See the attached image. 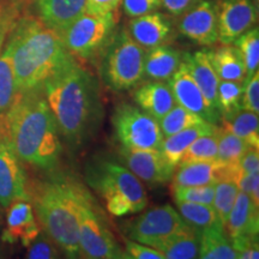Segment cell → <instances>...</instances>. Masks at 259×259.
Listing matches in <instances>:
<instances>
[{
	"instance_id": "obj_1",
	"label": "cell",
	"mask_w": 259,
	"mask_h": 259,
	"mask_svg": "<svg viewBox=\"0 0 259 259\" xmlns=\"http://www.w3.org/2000/svg\"><path fill=\"white\" fill-rule=\"evenodd\" d=\"M3 136L19 160L44 170H53L61 155L60 132L44 89L19 92L0 115Z\"/></svg>"
},
{
	"instance_id": "obj_2",
	"label": "cell",
	"mask_w": 259,
	"mask_h": 259,
	"mask_svg": "<svg viewBox=\"0 0 259 259\" xmlns=\"http://www.w3.org/2000/svg\"><path fill=\"white\" fill-rule=\"evenodd\" d=\"M42 89L60 136L74 145L92 137L102 116L101 97L96 80L74 58L50 77Z\"/></svg>"
},
{
	"instance_id": "obj_3",
	"label": "cell",
	"mask_w": 259,
	"mask_h": 259,
	"mask_svg": "<svg viewBox=\"0 0 259 259\" xmlns=\"http://www.w3.org/2000/svg\"><path fill=\"white\" fill-rule=\"evenodd\" d=\"M18 92L40 89L50 77L73 58L60 35L41 19L25 17L15 24L6 44Z\"/></svg>"
},
{
	"instance_id": "obj_4",
	"label": "cell",
	"mask_w": 259,
	"mask_h": 259,
	"mask_svg": "<svg viewBox=\"0 0 259 259\" xmlns=\"http://www.w3.org/2000/svg\"><path fill=\"white\" fill-rule=\"evenodd\" d=\"M77 183L72 178H58L28 185L31 203L41 229L69 258H79Z\"/></svg>"
},
{
	"instance_id": "obj_5",
	"label": "cell",
	"mask_w": 259,
	"mask_h": 259,
	"mask_svg": "<svg viewBox=\"0 0 259 259\" xmlns=\"http://www.w3.org/2000/svg\"><path fill=\"white\" fill-rule=\"evenodd\" d=\"M88 185L105 202L115 218L142 212L148 205V197L141 180L124 164L108 158H97L85 169Z\"/></svg>"
},
{
	"instance_id": "obj_6",
	"label": "cell",
	"mask_w": 259,
	"mask_h": 259,
	"mask_svg": "<svg viewBox=\"0 0 259 259\" xmlns=\"http://www.w3.org/2000/svg\"><path fill=\"white\" fill-rule=\"evenodd\" d=\"M145 52L131 37L126 28L115 31L102 57L103 83L114 92L136 88L144 78Z\"/></svg>"
},
{
	"instance_id": "obj_7",
	"label": "cell",
	"mask_w": 259,
	"mask_h": 259,
	"mask_svg": "<svg viewBox=\"0 0 259 259\" xmlns=\"http://www.w3.org/2000/svg\"><path fill=\"white\" fill-rule=\"evenodd\" d=\"M77 219L80 257L124 259V250L107 226V221L89 191L77 183Z\"/></svg>"
},
{
	"instance_id": "obj_8",
	"label": "cell",
	"mask_w": 259,
	"mask_h": 259,
	"mask_svg": "<svg viewBox=\"0 0 259 259\" xmlns=\"http://www.w3.org/2000/svg\"><path fill=\"white\" fill-rule=\"evenodd\" d=\"M116 12L94 15L83 12L60 34L65 48L73 58L93 60L105 53L116 31Z\"/></svg>"
},
{
	"instance_id": "obj_9",
	"label": "cell",
	"mask_w": 259,
	"mask_h": 259,
	"mask_svg": "<svg viewBox=\"0 0 259 259\" xmlns=\"http://www.w3.org/2000/svg\"><path fill=\"white\" fill-rule=\"evenodd\" d=\"M116 141L120 147L136 150H160L163 134L160 124L139 107L121 103L112 116Z\"/></svg>"
},
{
	"instance_id": "obj_10",
	"label": "cell",
	"mask_w": 259,
	"mask_h": 259,
	"mask_svg": "<svg viewBox=\"0 0 259 259\" xmlns=\"http://www.w3.org/2000/svg\"><path fill=\"white\" fill-rule=\"evenodd\" d=\"M186 222L179 211L171 205H162L149 209L137 218L125 222L124 233L131 240L154 247L170 235L183 231Z\"/></svg>"
},
{
	"instance_id": "obj_11",
	"label": "cell",
	"mask_w": 259,
	"mask_h": 259,
	"mask_svg": "<svg viewBox=\"0 0 259 259\" xmlns=\"http://www.w3.org/2000/svg\"><path fill=\"white\" fill-rule=\"evenodd\" d=\"M180 34L200 46H212L219 41L218 10L211 0H196L179 16Z\"/></svg>"
},
{
	"instance_id": "obj_12",
	"label": "cell",
	"mask_w": 259,
	"mask_h": 259,
	"mask_svg": "<svg viewBox=\"0 0 259 259\" xmlns=\"http://www.w3.org/2000/svg\"><path fill=\"white\" fill-rule=\"evenodd\" d=\"M219 41L232 45L240 35L257 24L258 8L253 0H219Z\"/></svg>"
},
{
	"instance_id": "obj_13",
	"label": "cell",
	"mask_w": 259,
	"mask_h": 259,
	"mask_svg": "<svg viewBox=\"0 0 259 259\" xmlns=\"http://www.w3.org/2000/svg\"><path fill=\"white\" fill-rule=\"evenodd\" d=\"M28 179L22 161L3 136L0 139V206L16 200H29Z\"/></svg>"
},
{
	"instance_id": "obj_14",
	"label": "cell",
	"mask_w": 259,
	"mask_h": 259,
	"mask_svg": "<svg viewBox=\"0 0 259 259\" xmlns=\"http://www.w3.org/2000/svg\"><path fill=\"white\" fill-rule=\"evenodd\" d=\"M119 160L139 180L151 185L168 183L176 170L161 150H136L120 147Z\"/></svg>"
},
{
	"instance_id": "obj_15",
	"label": "cell",
	"mask_w": 259,
	"mask_h": 259,
	"mask_svg": "<svg viewBox=\"0 0 259 259\" xmlns=\"http://www.w3.org/2000/svg\"><path fill=\"white\" fill-rule=\"evenodd\" d=\"M238 173L239 164L225 163L220 160L179 164L170 179V189L215 185L222 180H236Z\"/></svg>"
},
{
	"instance_id": "obj_16",
	"label": "cell",
	"mask_w": 259,
	"mask_h": 259,
	"mask_svg": "<svg viewBox=\"0 0 259 259\" xmlns=\"http://www.w3.org/2000/svg\"><path fill=\"white\" fill-rule=\"evenodd\" d=\"M168 84L178 105L186 108L187 111L196 113L203 120L210 124L216 125L221 121V113L215 111L209 105L184 61H181L176 73L168 80Z\"/></svg>"
},
{
	"instance_id": "obj_17",
	"label": "cell",
	"mask_w": 259,
	"mask_h": 259,
	"mask_svg": "<svg viewBox=\"0 0 259 259\" xmlns=\"http://www.w3.org/2000/svg\"><path fill=\"white\" fill-rule=\"evenodd\" d=\"M6 227L2 240L6 244L21 242L28 247L41 233L34 209L29 200H16L6 208Z\"/></svg>"
},
{
	"instance_id": "obj_18",
	"label": "cell",
	"mask_w": 259,
	"mask_h": 259,
	"mask_svg": "<svg viewBox=\"0 0 259 259\" xmlns=\"http://www.w3.org/2000/svg\"><path fill=\"white\" fill-rule=\"evenodd\" d=\"M127 30L139 46L148 51L169 40L173 35V24L167 15L154 11L132 18Z\"/></svg>"
},
{
	"instance_id": "obj_19",
	"label": "cell",
	"mask_w": 259,
	"mask_h": 259,
	"mask_svg": "<svg viewBox=\"0 0 259 259\" xmlns=\"http://www.w3.org/2000/svg\"><path fill=\"white\" fill-rule=\"evenodd\" d=\"M259 206L254 205L248 194L239 191L234 205L223 226L229 240L245 235H258Z\"/></svg>"
},
{
	"instance_id": "obj_20",
	"label": "cell",
	"mask_w": 259,
	"mask_h": 259,
	"mask_svg": "<svg viewBox=\"0 0 259 259\" xmlns=\"http://www.w3.org/2000/svg\"><path fill=\"white\" fill-rule=\"evenodd\" d=\"M134 100L139 108L160 121L177 105L169 84L162 80L144 83L134 92Z\"/></svg>"
},
{
	"instance_id": "obj_21",
	"label": "cell",
	"mask_w": 259,
	"mask_h": 259,
	"mask_svg": "<svg viewBox=\"0 0 259 259\" xmlns=\"http://www.w3.org/2000/svg\"><path fill=\"white\" fill-rule=\"evenodd\" d=\"M183 61L186 64L191 76L198 84L200 92L203 93L209 105L215 111L220 112L218 103V88L220 78L216 74L215 70H213L211 63H210L208 51H197L193 54L184 53Z\"/></svg>"
},
{
	"instance_id": "obj_22",
	"label": "cell",
	"mask_w": 259,
	"mask_h": 259,
	"mask_svg": "<svg viewBox=\"0 0 259 259\" xmlns=\"http://www.w3.org/2000/svg\"><path fill=\"white\" fill-rule=\"evenodd\" d=\"M35 3L41 21L59 35L85 9V0H35Z\"/></svg>"
},
{
	"instance_id": "obj_23",
	"label": "cell",
	"mask_w": 259,
	"mask_h": 259,
	"mask_svg": "<svg viewBox=\"0 0 259 259\" xmlns=\"http://www.w3.org/2000/svg\"><path fill=\"white\" fill-rule=\"evenodd\" d=\"M183 61V53L176 48L160 45L145 52L144 77L166 82L171 78Z\"/></svg>"
},
{
	"instance_id": "obj_24",
	"label": "cell",
	"mask_w": 259,
	"mask_h": 259,
	"mask_svg": "<svg viewBox=\"0 0 259 259\" xmlns=\"http://www.w3.org/2000/svg\"><path fill=\"white\" fill-rule=\"evenodd\" d=\"M208 54L220 79L245 84L246 69L238 48L232 45H222L216 50L208 51Z\"/></svg>"
},
{
	"instance_id": "obj_25",
	"label": "cell",
	"mask_w": 259,
	"mask_h": 259,
	"mask_svg": "<svg viewBox=\"0 0 259 259\" xmlns=\"http://www.w3.org/2000/svg\"><path fill=\"white\" fill-rule=\"evenodd\" d=\"M218 127V125L210 124L208 121H204L202 124L192 126V127L181 130L177 134L167 136L163 138V142L161 144V153L167 158L171 166L178 167L180 158L183 154L187 150V148L199 138L200 136L211 134Z\"/></svg>"
},
{
	"instance_id": "obj_26",
	"label": "cell",
	"mask_w": 259,
	"mask_h": 259,
	"mask_svg": "<svg viewBox=\"0 0 259 259\" xmlns=\"http://www.w3.org/2000/svg\"><path fill=\"white\" fill-rule=\"evenodd\" d=\"M198 233L191 227H186L183 231L170 235L154 246L157 251L163 254L164 259H193L199 254Z\"/></svg>"
},
{
	"instance_id": "obj_27",
	"label": "cell",
	"mask_w": 259,
	"mask_h": 259,
	"mask_svg": "<svg viewBox=\"0 0 259 259\" xmlns=\"http://www.w3.org/2000/svg\"><path fill=\"white\" fill-rule=\"evenodd\" d=\"M202 259H238V254L223 228H208L200 232L199 254Z\"/></svg>"
},
{
	"instance_id": "obj_28",
	"label": "cell",
	"mask_w": 259,
	"mask_h": 259,
	"mask_svg": "<svg viewBox=\"0 0 259 259\" xmlns=\"http://www.w3.org/2000/svg\"><path fill=\"white\" fill-rule=\"evenodd\" d=\"M222 127L236 137L244 139L251 147L259 148V119L254 112L239 109L228 118L221 119Z\"/></svg>"
},
{
	"instance_id": "obj_29",
	"label": "cell",
	"mask_w": 259,
	"mask_h": 259,
	"mask_svg": "<svg viewBox=\"0 0 259 259\" xmlns=\"http://www.w3.org/2000/svg\"><path fill=\"white\" fill-rule=\"evenodd\" d=\"M178 211L183 218L186 225L200 233L208 228H223L218 213L211 205L199 203L176 202Z\"/></svg>"
},
{
	"instance_id": "obj_30",
	"label": "cell",
	"mask_w": 259,
	"mask_h": 259,
	"mask_svg": "<svg viewBox=\"0 0 259 259\" xmlns=\"http://www.w3.org/2000/svg\"><path fill=\"white\" fill-rule=\"evenodd\" d=\"M18 93L11 54L5 46L0 51V115L9 111Z\"/></svg>"
},
{
	"instance_id": "obj_31",
	"label": "cell",
	"mask_w": 259,
	"mask_h": 259,
	"mask_svg": "<svg viewBox=\"0 0 259 259\" xmlns=\"http://www.w3.org/2000/svg\"><path fill=\"white\" fill-rule=\"evenodd\" d=\"M238 48L239 53L244 60L246 69V82L258 71L259 67V30L258 27L251 28L244 34L240 35L233 42ZM245 82V83H246Z\"/></svg>"
},
{
	"instance_id": "obj_32",
	"label": "cell",
	"mask_w": 259,
	"mask_h": 259,
	"mask_svg": "<svg viewBox=\"0 0 259 259\" xmlns=\"http://www.w3.org/2000/svg\"><path fill=\"white\" fill-rule=\"evenodd\" d=\"M218 127H216L215 131L211 134L200 136L199 138H197L183 154L179 164L218 160Z\"/></svg>"
},
{
	"instance_id": "obj_33",
	"label": "cell",
	"mask_w": 259,
	"mask_h": 259,
	"mask_svg": "<svg viewBox=\"0 0 259 259\" xmlns=\"http://www.w3.org/2000/svg\"><path fill=\"white\" fill-rule=\"evenodd\" d=\"M199 115H197L196 113L187 111L186 108L181 107L180 105H177L167 113L163 118L158 121L160 124L161 131L163 134V137L167 136L174 135L177 132L181 131V130H185L192 126L199 125L204 122Z\"/></svg>"
},
{
	"instance_id": "obj_34",
	"label": "cell",
	"mask_w": 259,
	"mask_h": 259,
	"mask_svg": "<svg viewBox=\"0 0 259 259\" xmlns=\"http://www.w3.org/2000/svg\"><path fill=\"white\" fill-rule=\"evenodd\" d=\"M218 160L229 164H239L242 154L247 150L250 144L244 139L218 126Z\"/></svg>"
},
{
	"instance_id": "obj_35",
	"label": "cell",
	"mask_w": 259,
	"mask_h": 259,
	"mask_svg": "<svg viewBox=\"0 0 259 259\" xmlns=\"http://www.w3.org/2000/svg\"><path fill=\"white\" fill-rule=\"evenodd\" d=\"M244 84L233 80L220 79L218 88V103L221 119L228 118L241 109V96Z\"/></svg>"
},
{
	"instance_id": "obj_36",
	"label": "cell",
	"mask_w": 259,
	"mask_h": 259,
	"mask_svg": "<svg viewBox=\"0 0 259 259\" xmlns=\"http://www.w3.org/2000/svg\"><path fill=\"white\" fill-rule=\"evenodd\" d=\"M238 193L239 187L236 185L235 180H222L215 184V196H213L211 206L218 213L222 226H225L227 219L232 211Z\"/></svg>"
},
{
	"instance_id": "obj_37",
	"label": "cell",
	"mask_w": 259,
	"mask_h": 259,
	"mask_svg": "<svg viewBox=\"0 0 259 259\" xmlns=\"http://www.w3.org/2000/svg\"><path fill=\"white\" fill-rule=\"evenodd\" d=\"M174 202H189L211 205L215 196V185L177 187L170 189Z\"/></svg>"
},
{
	"instance_id": "obj_38",
	"label": "cell",
	"mask_w": 259,
	"mask_h": 259,
	"mask_svg": "<svg viewBox=\"0 0 259 259\" xmlns=\"http://www.w3.org/2000/svg\"><path fill=\"white\" fill-rule=\"evenodd\" d=\"M60 252L59 246L46 233H40L36 239L28 246L25 257L29 259H54L60 258Z\"/></svg>"
},
{
	"instance_id": "obj_39",
	"label": "cell",
	"mask_w": 259,
	"mask_h": 259,
	"mask_svg": "<svg viewBox=\"0 0 259 259\" xmlns=\"http://www.w3.org/2000/svg\"><path fill=\"white\" fill-rule=\"evenodd\" d=\"M241 108L246 111L259 113V72H255L244 84L241 96Z\"/></svg>"
},
{
	"instance_id": "obj_40",
	"label": "cell",
	"mask_w": 259,
	"mask_h": 259,
	"mask_svg": "<svg viewBox=\"0 0 259 259\" xmlns=\"http://www.w3.org/2000/svg\"><path fill=\"white\" fill-rule=\"evenodd\" d=\"M124 258L131 259H164L163 254L156 248L143 245L131 239L126 238L124 240Z\"/></svg>"
},
{
	"instance_id": "obj_41",
	"label": "cell",
	"mask_w": 259,
	"mask_h": 259,
	"mask_svg": "<svg viewBox=\"0 0 259 259\" xmlns=\"http://www.w3.org/2000/svg\"><path fill=\"white\" fill-rule=\"evenodd\" d=\"M233 247L240 259H258L259 246L258 235H245L239 236L231 240Z\"/></svg>"
},
{
	"instance_id": "obj_42",
	"label": "cell",
	"mask_w": 259,
	"mask_h": 259,
	"mask_svg": "<svg viewBox=\"0 0 259 259\" xmlns=\"http://www.w3.org/2000/svg\"><path fill=\"white\" fill-rule=\"evenodd\" d=\"M235 183L239 187V191L248 194L254 205L259 206V171L248 174L240 170V168H239Z\"/></svg>"
},
{
	"instance_id": "obj_43",
	"label": "cell",
	"mask_w": 259,
	"mask_h": 259,
	"mask_svg": "<svg viewBox=\"0 0 259 259\" xmlns=\"http://www.w3.org/2000/svg\"><path fill=\"white\" fill-rule=\"evenodd\" d=\"M121 4L126 16L135 18L157 11L161 6V0H122Z\"/></svg>"
},
{
	"instance_id": "obj_44",
	"label": "cell",
	"mask_w": 259,
	"mask_h": 259,
	"mask_svg": "<svg viewBox=\"0 0 259 259\" xmlns=\"http://www.w3.org/2000/svg\"><path fill=\"white\" fill-rule=\"evenodd\" d=\"M122 0H85L84 12L94 15H103L118 11Z\"/></svg>"
},
{
	"instance_id": "obj_45",
	"label": "cell",
	"mask_w": 259,
	"mask_h": 259,
	"mask_svg": "<svg viewBox=\"0 0 259 259\" xmlns=\"http://www.w3.org/2000/svg\"><path fill=\"white\" fill-rule=\"evenodd\" d=\"M239 168L245 173L252 174L259 171V149L255 147H248L247 150L242 154L239 160Z\"/></svg>"
},
{
	"instance_id": "obj_46",
	"label": "cell",
	"mask_w": 259,
	"mask_h": 259,
	"mask_svg": "<svg viewBox=\"0 0 259 259\" xmlns=\"http://www.w3.org/2000/svg\"><path fill=\"white\" fill-rule=\"evenodd\" d=\"M16 24L14 14L0 5V51L4 47L5 40Z\"/></svg>"
},
{
	"instance_id": "obj_47",
	"label": "cell",
	"mask_w": 259,
	"mask_h": 259,
	"mask_svg": "<svg viewBox=\"0 0 259 259\" xmlns=\"http://www.w3.org/2000/svg\"><path fill=\"white\" fill-rule=\"evenodd\" d=\"M196 0H161V6L173 17H179Z\"/></svg>"
},
{
	"instance_id": "obj_48",
	"label": "cell",
	"mask_w": 259,
	"mask_h": 259,
	"mask_svg": "<svg viewBox=\"0 0 259 259\" xmlns=\"http://www.w3.org/2000/svg\"><path fill=\"white\" fill-rule=\"evenodd\" d=\"M3 138V128H2V122H0V139Z\"/></svg>"
},
{
	"instance_id": "obj_49",
	"label": "cell",
	"mask_w": 259,
	"mask_h": 259,
	"mask_svg": "<svg viewBox=\"0 0 259 259\" xmlns=\"http://www.w3.org/2000/svg\"><path fill=\"white\" fill-rule=\"evenodd\" d=\"M253 3H254V5H255V6H257V8H258V4H259V0H253Z\"/></svg>"
},
{
	"instance_id": "obj_50",
	"label": "cell",
	"mask_w": 259,
	"mask_h": 259,
	"mask_svg": "<svg viewBox=\"0 0 259 259\" xmlns=\"http://www.w3.org/2000/svg\"><path fill=\"white\" fill-rule=\"evenodd\" d=\"M3 257V251H2V248H0V258Z\"/></svg>"
}]
</instances>
